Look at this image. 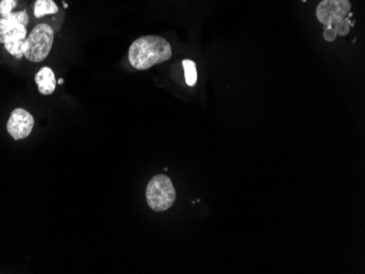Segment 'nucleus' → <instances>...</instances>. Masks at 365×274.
I'll return each mask as SVG.
<instances>
[{"label":"nucleus","mask_w":365,"mask_h":274,"mask_svg":"<svg viewBox=\"0 0 365 274\" xmlns=\"http://www.w3.org/2000/svg\"><path fill=\"white\" fill-rule=\"evenodd\" d=\"M172 47L165 38L158 35H145L134 40L129 47L130 65L137 70H147L172 57Z\"/></svg>","instance_id":"f257e3e1"},{"label":"nucleus","mask_w":365,"mask_h":274,"mask_svg":"<svg viewBox=\"0 0 365 274\" xmlns=\"http://www.w3.org/2000/svg\"><path fill=\"white\" fill-rule=\"evenodd\" d=\"M54 43V30L51 25L40 23L33 29L25 40V56L32 62L47 58Z\"/></svg>","instance_id":"f03ea898"},{"label":"nucleus","mask_w":365,"mask_h":274,"mask_svg":"<svg viewBox=\"0 0 365 274\" xmlns=\"http://www.w3.org/2000/svg\"><path fill=\"white\" fill-rule=\"evenodd\" d=\"M145 198L149 207L162 212L167 211L174 205L176 199V191L172 182L165 175H156L149 182L145 190Z\"/></svg>","instance_id":"7ed1b4c3"},{"label":"nucleus","mask_w":365,"mask_h":274,"mask_svg":"<svg viewBox=\"0 0 365 274\" xmlns=\"http://www.w3.org/2000/svg\"><path fill=\"white\" fill-rule=\"evenodd\" d=\"M350 10L351 3L349 0H322L317 5L316 16L326 30H335V25L348 16Z\"/></svg>","instance_id":"20e7f679"},{"label":"nucleus","mask_w":365,"mask_h":274,"mask_svg":"<svg viewBox=\"0 0 365 274\" xmlns=\"http://www.w3.org/2000/svg\"><path fill=\"white\" fill-rule=\"evenodd\" d=\"M34 127V119L27 110L16 108L11 113L10 119L7 123L9 135L14 140L25 139L29 137Z\"/></svg>","instance_id":"39448f33"},{"label":"nucleus","mask_w":365,"mask_h":274,"mask_svg":"<svg viewBox=\"0 0 365 274\" xmlns=\"http://www.w3.org/2000/svg\"><path fill=\"white\" fill-rule=\"evenodd\" d=\"M25 38H27V27L5 18H0V43L25 40Z\"/></svg>","instance_id":"423d86ee"},{"label":"nucleus","mask_w":365,"mask_h":274,"mask_svg":"<svg viewBox=\"0 0 365 274\" xmlns=\"http://www.w3.org/2000/svg\"><path fill=\"white\" fill-rule=\"evenodd\" d=\"M35 84H38L40 95H51L56 88L55 73L49 67H43L35 75Z\"/></svg>","instance_id":"0eeeda50"},{"label":"nucleus","mask_w":365,"mask_h":274,"mask_svg":"<svg viewBox=\"0 0 365 274\" xmlns=\"http://www.w3.org/2000/svg\"><path fill=\"white\" fill-rule=\"evenodd\" d=\"M58 12V7L53 0H36L34 5L35 18H43Z\"/></svg>","instance_id":"6e6552de"},{"label":"nucleus","mask_w":365,"mask_h":274,"mask_svg":"<svg viewBox=\"0 0 365 274\" xmlns=\"http://www.w3.org/2000/svg\"><path fill=\"white\" fill-rule=\"evenodd\" d=\"M182 68L185 71V80L187 86H195L197 82L196 64L191 60H182Z\"/></svg>","instance_id":"1a4fd4ad"},{"label":"nucleus","mask_w":365,"mask_h":274,"mask_svg":"<svg viewBox=\"0 0 365 274\" xmlns=\"http://www.w3.org/2000/svg\"><path fill=\"white\" fill-rule=\"evenodd\" d=\"M25 40H12L5 43V51L16 57V60H21L22 57L25 56Z\"/></svg>","instance_id":"9d476101"},{"label":"nucleus","mask_w":365,"mask_h":274,"mask_svg":"<svg viewBox=\"0 0 365 274\" xmlns=\"http://www.w3.org/2000/svg\"><path fill=\"white\" fill-rule=\"evenodd\" d=\"M5 19L10 20V21H14V23H18V25H23L25 27L30 21L29 14L25 10L19 11V12H11L8 16H5Z\"/></svg>","instance_id":"9b49d317"},{"label":"nucleus","mask_w":365,"mask_h":274,"mask_svg":"<svg viewBox=\"0 0 365 274\" xmlns=\"http://www.w3.org/2000/svg\"><path fill=\"white\" fill-rule=\"evenodd\" d=\"M18 5V0H0V16L5 18L12 12Z\"/></svg>","instance_id":"f8f14e48"},{"label":"nucleus","mask_w":365,"mask_h":274,"mask_svg":"<svg viewBox=\"0 0 365 274\" xmlns=\"http://www.w3.org/2000/svg\"><path fill=\"white\" fill-rule=\"evenodd\" d=\"M350 27H351V21H350V18L346 16L344 19L339 21L337 25H335V33L337 35H341V36H346V35L349 34Z\"/></svg>","instance_id":"ddd939ff"},{"label":"nucleus","mask_w":365,"mask_h":274,"mask_svg":"<svg viewBox=\"0 0 365 274\" xmlns=\"http://www.w3.org/2000/svg\"><path fill=\"white\" fill-rule=\"evenodd\" d=\"M64 3V8H68V5H67V3H64H64Z\"/></svg>","instance_id":"4468645a"},{"label":"nucleus","mask_w":365,"mask_h":274,"mask_svg":"<svg viewBox=\"0 0 365 274\" xmlns=\"http://www.w3.org/2000/svg\"><path fill=\"white\" fill-rule=\"evenodd\" d=\"M58 82H60V84H64V80H62V79H60V80L58 81Z\"/></svg>","instance_id":"2eb2a0df"},{"label":"nucleus","mask_w":365,"mask_h":274,"mask_svg":"<svg viewBox=\"0 0 365 274\" xmlns=\"http://www.w3.org/2000/svg\"><path fill=\"white\" fill-rule=\"evenodd\" d=\"M302 1H303V3H306V0H302Z\"/></svg>","instance_id":"dca6fc26"}]
</instances>
